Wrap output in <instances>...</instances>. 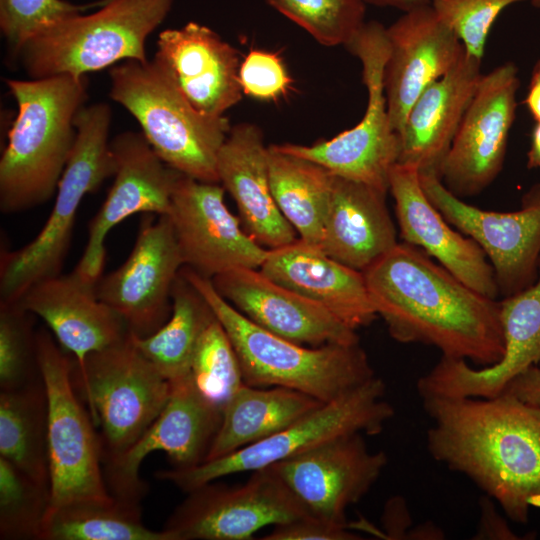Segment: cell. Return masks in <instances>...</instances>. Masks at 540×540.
I'll return each mask as SVG.
<instances>
[{"label": "cell", "instance_id": "obj_1", "mask_svg": "<svg viewBox=\"0 0 540 540\" xmlns=\"http://www.w3.org/2000/svg\"><path fill=\"white\" fill-rule=\"evenodd\" d=\"M377 315L400 343L493 365L504 354L500 301L467 286L420 248L402 242L363 271Z\"/></svg>", "mask_w": 540, "mask_h": 540}, {"label": "cell", "instance_id": "obj_2", "mask_svg": "<svg viewBox=\"0 0 540 540\" xmlns=\"http://www.w3.org/2000/svg\"><path fill=\"white\" fill-rule=\"evenodd\" d=\"M421 400L432 421L431 457L467 476L513 522L527 523L540 508V410L506 392Z\"/></svg>", "mask_w": 540, "mask_h": 540}, {"label": "cell", "instance_id": "obj_3", "mask_svg": "<svg viewBox=\"0 0 540 540\" xmlns=\"http://www.w3.org/2000/svg\"><path fill=\"white\" fill-rule=\"evenodd\" d=\"M17 104L0 159V210L13 214L55 196L72 152L75 118L88 98L86 76L5 79Z\"/></svg>", "mask_w": 540, "mask_h": 540}, {"label": "cell", "instance_id": "obj_4", "mask_svg": "<svg viewBox=\"0 0 540 540\" xmlns=\"http://www.w3.org/2000/svg\"><path fill=\"white\" fill-rule=\"evenodd\" d=\"M180 273L208 303L227 333L245 384L288 388L325 403L376 376L359 344L313 347L287 340L240 313L218 293L210 278L185 266Z\"/></svg>", "mask_w": 540, "mask_h": 540}, {"label": "cell", "instance_id": "obj_5", "mask_svg": "<svg viewBox=\"0 0 540 540\" xmlns=\"http://www.w3.org/2000/svg\"><path fill=\"white\" fill-rule=\"evenodd\" d=\"M110 98L139 123L161 160L191 178L219 183L217 159L231 126L225 116L196 110L154 59L109 69Z\"/></svg>", "mask_w": 540, "mask_h": 540}, {"label": "cell", "instance_id": "obj_6", "mask_svg": "<svg viewBox=\"0 0 540 540\" xmlns=\"http://www.w3.org/2000/svg\"><path fill=\"white\" fill-rule=\"evenodd\" d=\"M91 14L75 13L37 30L15 60L30 79L87 73L127 60L147 61L145 44L173 0H103Z\"/></svg>", "mask_w": 540, "mask_h": 540}, {"label": "cell", "instance_id": "obj_7", "mask_svg": "<svg viewBox=\"0 0 540 540\" xmlns=\"http://www.w3.org/2000/svg\"><path fill=\"white\" fill-rule=\"evenodd\" d=\"M112 111L104 102L84 105L75 118L76 139L46 223L23 248L1 259V302H16L35 282L61 274L78 208L115 171L109 133Z\"/></svg>", "mask_w": 540, "mask_h": 540}, {"label": "cell", "instance_id": "obj_8", "mask_svg": "<svg viewBox=\"0 0 540 540\" xmlns=\"http://www.w3.org/2000/svg\"><path fill=\"white\" fill-rule=\"evenodd\" d=\"M385 390L383 380L374 376L264 440L191 468L156 471L155 477L187 493L228 475L267 468L339 436L378 434L394 416Z\"/></svg>", "mask_w": 540, "mask_h": 540}, {"label": "cell", "instance_id": "obj_9", "mask_svg": "<svg viewBox=\"0 0 540 540\" xmlns=\"http://www.w3.org/2000/svg\"><path fill=\"white\" fill-rule=\"evenodd\" d=\"M47 329L36 332V356L48 398L50 507L106 500L99 433L76 393L74 360Z\"/></svg>", "mask_w": 540, "mask_h": 540}, {"label": "cell", "instance_id": "obj_10", "mask_svg": "<svg viewBox=\"0 0 540 540\" xmlns=\"http://www.w3.org/2000/svg\"><path fill=\"white\" fill-rule=\"evenodd\" d=\"M74 379L99 433L103 466L124 454L165 407L171 383L140 352L130 333L90 353Z\"/></svg>", "mask_w": 540, "mask_h": 540}, {"label": "cell", "instance_id": "obj_11", "mask_svg": "<svg viewBox=\"0 0 540 540\" xmlns=\"http://www.w3.org/2000/svg\"><path fill=\"white\" fill-rule=\"evenodd\" d=\"M362 64L367 106L351 129L313 145L280 144V150L313 161L335 176L357 181L383 193L389 191V174L398 162L400 141L388 117L383 74L388 57L386 28L365 22L345 46Z\"/></svg>", "mask_w": 540, "mask_h": 540}, {"label": "cell", "instance_id": "obj_12", "mask_svg": "<svg viewBox=\"0 0 540 540\" xmlns=\"http://www.w3.org/2000/svg\"><path fill=\"white\" fill-rule=\"evenodd\" d=\"M188 493L162 530L170 540H248L260 529L310 513L267 467L239 485L206 483Z\"/></svg>", "mask_w": 540, "mask_h": 540}, {"label": "cell", "instance_id": "obj_13", "mask_svg": "<svg viewBox=\"0 0 540 540\" xmlns=\"http://www.w3.org/2000/svg\"><path fill=\"white\" fill-rule=\"evenodd\" d=\"M424 193L446 221L485 252L504 297L533 285L539 275L540 183L513 212L480 209L450 192L436 174H419Z\"/></svg>", "mask_w": 540, "mask_h": 540}, {"label": "cell", "instance_id": "obj_14", "mask_svg": "<svg viewBox=\"0 0 540 540\" xmlns=\"http://www.w3.org/2000/svg\"><path fill=\"white\" fill-rule=\"evenodd\" d=\"M184 261L168 215L144 214L125 262L96 281L98 298L147 337L170 317L172 288Z\"/></svg>", "mask_w": 540, "mask_h": 540}, {"label": "cell", "instance_id": "obj_15", "mask_svg": "<svg viewBox=\"0 0 540 540\" xmlns=\"http://www.w3.org/2000/svg\"><path fill=\"white\" fill-rule=\"evenodd\" d=\"M520 86L506 62L483 74L441 169V180L459 198L480 194L503 169Z\"/></svg>", "mask_w": 540, "mask_h": 540}, {"label": "cell", "instance_id": "obj_16", "mask_svg": "<svg viewBox=\"0 0 540 540\" xmlns=\"http://www.w3.org/2000/svg\"><path fill=\"white\" fill-rule=\"evenodd\" d=\"M224 190L220 183L181 174L168 215L184 266L210 279L236 269H260L269 251L227 208Z\"/></svg>", "mask_w": 540, "mask_h": 540}, {"label": "cell", "instance_id": "obj_17", "mask_svg": "<svg viewBox=\"0 0 540 540\" xmlns=\"http://www.w3.org/2000/svg\"><path fill=\"white\" fill-rule=\"evenodd\" d=\"M221 418L222 411L200 393L190 375L171 382L170 397L152 425L124 454L103 466L110 494L140 503L147 491L140 467L152 452L166 453L174 468L202 463Z\"/></svg>", "mask_w": 540, "mask_h": 540}, {"label": "cell", "instance_id": "obj_18", "mask_svg": "<svg viewBox=\"0 0 540 540\" xmlns=\"http://www.w3.org/2000/svg\"><path fill=\"white\" fill-rule=\"evenodd\" d=\"M115 162L114 180L89 223L84 252L74 268L97 281L106 258L105 239L119 223L134 214L169 215L180 172L165 164L142 132L125 131L110 141Z\"/></svg>", "mask_w": 540, "mask_h": 540}, {"label": "cell", "instance_id": "obj_19", "mask_svg": "<svg viewBox=\"0 0 540 540\" xmlns=\"http://www.w3.org/2000/svg\"><path fill=\"white\" fill-rule=\"evenodd\" d=\"M387 462L384 451H371L363 434L355 433L269 467L311 515L347 525V508L368 493Z\"/></svg>", "mask_w": 540, "mask_h": 540}, {"label": "cell", "instance_id": "obj_20", "mask_svg": "<svg viewBox=\"0 0 540 540\" xmlns=\"http://www.w3.org/2000/svg\"><path fill=\"white\" fill-rule=\"evenodd\" d=\"M500 321L505 347L499 362L474 368L466 360L441 356L418 379L420 398L495 397L517 375L540 364V260L536 282L500 301Z\"/></svg>", "mask_w": 540, "mask_h": 540}, {"label": "cell", "instance_id": "obj_21", "mask_svg": "<svg viewBox=\"0 0 540 540\" xmlns=\"http://www.w3.org/2000/svg\"><path fill=\"white\" fill-rule=\"evenodd\" d=\"M386 35L384 92L390 125L399 136L420 94L447 74L465 50L431 4L404 12L386 28Z\"/></svg>", "mask_w": 540, "mask_h": 540}, {"label": "cell", "instance_id": "obj_22", "mask_svg": "<svg viewBox=\"0 0 540 540\" xmlns=\"http://www.w3.org/2000/svg\"><path fill=\"white\" fill-rule=\"evenodd\" d=\"M211 280L233 307L275 335L313 347L359 344L356 330L321 305L270 279L260 269H236Z\"/></svg>", "mask_w": 540, "mask_h": 540}, {"label": "cell", "instance_id": "obj_23", "mask_svg": "<svg viewBox=\"0 0 540 540\" xmlns=\"http://www.w3.org/2000/svg\"><path fill=\"white\" fill-rule=\"evenodd\" d=\"M153 59L204 115L224 116L242 99L239 52L205 25L192 21L161 31Z\"/></svg>", "mask_w": 540, "mask_h": 540}, {"label": "cell", "instance_id": "obj_24", "mask_svg": "<svg viewBox=\"0 0 540 540\" xmlns=\"http://www.w3.org/2000/svg\"><path fill=\"white\" fill-rule=\"evenodd\" d=\"M40 317L77 369L86 357L123 341L129 330L123 319L96 294V281L75 270L32 284L16 301Z\"/></svg>", "mask_w": 540, "mask_h": 540}, {"label": "cell", "instance_id": "obj_25", "mask_svg": "<svg viewBox=\"0 0 540 540\" xmlns=\"http://www.w3.org/2000/svg\"><path fill=\"white\" fill-rule=\"evenodd\" d=\"M389 191L403 242L416 246L475 291L496 299L493 268L482 248L454 230L424 193L419 171L396 163L389 174Z\"/></svg>", "mask_w": 540, "mask_h": 540}, {"label": "cell", "instance_id": "obj_26", "mask_svg": "<svg viewBox=\"0 0 540 540\" xmlns=\"http://www.w3.org/2000/svg\"><path fill=\"white\" fill-rule=\"evenodd\" d=\"M219 183L235 201L246 232L260 245L275 249L297 240V232L273 198L268 146L252 123L232 126L217 159Z\"/></svg>", "mask_w": 540, "mask_h": 540}, {"label": "cell", "instance_id": "obj_27", "mask_svg": "<svg viewBox=\"0 0 540 540\" xmlns=\"http://www.w3.org/2000/svg\"><path fill=\"white\" fill-rule=\"evenodd\" d=\"M481 62L464 53L447 74L420 94L399 134L397 163L441 178L444 160L483 75Z\"/></svg>", "mask_w": 540, "mask_h": 540}, {"label": "cell", "instance_id": "obj_28", "mask_svg": "<svg viewBox=\"0 0 540 540\" xmlns=\"http://www.w3.org/2000/svg\"><path fill=\"white\" fill-rule=\"evenodd\" d=\"M260 270L321 305L354 330L370 325L378 316L363 272L338 262L300 238L269 249Z\"/></svg>", "mask_w": 540, "mask_h": 540}, {"label": "cell", "instance_id": "obj_29", "mask_svg": "<svg viewBox=\"0 0 540 540\" xmlns=\"http://www.w3.org/2000/svg\"><path fill=\"white\" fill-rule=\"evenodd\" d=\"M321 250L363 272L397 243L386 193L333 175Z\"/></svg>", "mask_w": 540, "mask_h": 540}, {"label": "cell", "instance_id": "obj_30", "mask_svg": "<svg viewBox=\"0 0 540 540\" xmlns=\"http://www.w3.org/2000/svg\"><path fill=\"white\" fill-rule=\"evenodd\" d=\"M323 403L288 388L243 384L223 407L219 429L203 462L264 440Z\"/></svg>", "mask_w": 540, "mask_h": 540}, {"label": "cell", "instance_id": "obj_31", "mask_svg": "<svg viewBox=\"0 0 540 540\" xmlns=\"http://www.w3.org/2000/svg\"><path fill=\"white\" fill-rule=\"evenodd\" d=\"M270 186L282 215L300 239L321 249L333 174L323 166L268 146Z\"/></svg>", "mask_w": 540, "mask_h": 540}, {"label": "cell", "instance_id": "obj_32", "mask_svg": "<svg viewBox=\"0 0 540 540\" xmlns=\"http://www.w3.org/2000/svg\"><path fill=\"white\" fill-rule=\"evenodd\" d=\"M0 457L50 486L48 398L42 377L0 392Z\"/></svg>", "mask_w": 540, "mask_h": 540}, {"label": "cell", "instance_id": "obj_33", "mask_svg": "<svg viewBox=\"0 0 540 540\" xmlns=\"http://www.w3.org/2000/svg\"><path fill=\"white\" fill-rule=\"evenodd\" d=\"M171 298L170 317L156 332L147 337L129 332L140 352L170 383L189 375L198 342L215 318L208 303L181 273Z\"/></svg>", "mask_w": 540, "mask_h": 540}, {"label": "cell", "instance_id": "obj_34", "mask_svg": "<svg viewBox=\"0 0 540 540\" xmlns=\"http://www.w3.org/2000/svg\"><path fill=\"white\" fill-rule=\"evenodd\" d=\"M40 540H170L161 529H149L140 503L112 496L49 508Z\"/></svg>", "mask_w": 540, "mask_h": 540}, {"label": "cell", "instance_id": "obj_35", "mask_svg": "<svg viewBox=\"0 0 540 540\" xmlns=\"http://www.w3.org/2000/svg\"><path fill=\"white\" fill-rule=\"evenodd\" d=\"M50 507V486L0 457V539L40 540Z\"/></svg>", "mask_w": 540, "mask_h": 540}, {"label": "cell", "instance_id": "obj_36", "mask_svg": "<svg viewBox=\"0 0 540 540\" xmlns=\"http://www.w3.org/2000/svg\"><path fill=\"white\" fill-rule=\"evenodd\" d=\"M189 375L200 393L221 411L245 384L235 349L216 317L198 342Z\"/></svg>", "mask_w": 540, "mask_h": 540}, {"label": "cell", "instance_id": "obj_37", "mask_svg": "<svg viewBox=\"0 0 540 540\" xmlns=\"http://www.w3.org/2000/svg\"><path fill=\"white\" fill-rule=\"evenodd\" d=\"M265 1L324 46H346L365 23L360 0Z\"/></svg>", "mask_w": 540, "mask_h": 540}, {"label": "cell", "instance_id": "obj_38", "mask_svg": "<svg viewBox=\"0 0 540 540\" xmlns=\"http://www.w3.org/2000/svg\"><path fill=\"white\" fill-rule=\"evenodd\" d=\"M31 313L18 302L0 304V388L14 389L41 377Z\"/></svg>", "mask_w": 540, "mask_h": 540}, {"label": "cell", "instance_id": "obj_39", "mask_svg": "<svg viewBox=\"0 0 540 540\" xmlns=\"http://www.w3.org/2000/svg\"><path fill=\"white\" fill-rule=\"evenodd\" d=\"M520 1L524 0H431L430 4L465 53L482 60L494 22L506 7Z\"/></svg>", "mask_w": 540, "mask_h": 540}, {"label": "cell", "instance_id": "obj_40", "mask_svg": "<svg viewBox=\"0 0 540 540\" xmlns=\"http://www.w3.org/2000/svg\"><path fill=\"white\" fill-rule=\"evenodd\" d=\"M89 6L65 0H0V30L11 58L16 59L23 44L37 30L68 15L81 13Z\"/></svg>", "mask_w": 540, "mask_h": 540}, {"label": "cell", "instance_id": "obj_41", "mask_svg": "<svg viewBox=\"0 0 540 540\" xmlns=\"http://www.w3.org/2000/svg\"><path fill=\"white\" fill-rule=\"evenodd\" d=\"M243 94L263 101H276L292 89L282 58L276 52L251 49L239 68Z\"/></svg>", "mask_w": 540, "mask_h": 540}, {"label": "cell", "instance_id": "obj_42", "mask_svg": "<svg viewBox=\"0 0 540 540\" xmlns=\"http://www.w3.org/2000/svg\"><path fill=\"white\" fill-rule=\"evenodd\" d=\"M264 540H356L359 537L348 531L347 525L334 523L314 515L274 525Z\"/></svg>", "mask_w": 540, "mask_h": 540}, {"label": "cell", "instance_id": "obj_43", "mask_svg": "<svg viewBox=\"0 0 540 540\" xmlns=\"http://www.w3.org/2000/svg\"><path fill=\"white\" fill-rule=\"evenodd\" d=\"M480 516L474 539L519 540L505 519L496 511V506L489 496L482 497L479 502Z\"/></svg>", "mask_w": 540, "mask_h": 540}, {"label": "cell", "instance_id": "obj_44", "mask_svg": "<svg viewBox=\"0 0 540 540\" xmlns=\"http://www.w3.org/2000/svg\"><path fill=\"white\" fill-rule=\"evenodd\" d=\"M503 392L540 410V364L533 365L517 375Z\"/></svg>", "mask_w": 540, "mask_h": 540}, {"label": "cell", "instance_id": "obj_45", "mask_svg": "<svg viewBox=\"0 0 540 540\" xmlns=\"http://www.w3.org/2000/svg\"><path fill=\"white\" fill-rule=\"evenodd\" d=\"M525 103L535 122L540 123V60L534 65Z\"/></svg>", "mask_w": 540, "mask_h": 540}, {"label": "cell", "instance_id": "obj_46", "mask_svg": "<svg viewBox=\"0 0 540 540\" xmlns=\"http://www.w3.org/2000/svg\"><path fill=\"white\" fill-rule=\"evenodd\" d=\"M363 3H370L379 6H391L398 8L404 12L415 8L429 5L431 0H360Z\"/></svg>", "mask_w": 540, "mask_h": 540}, {"label": "cell", "instance_id": "obj_47", "mask_svg": "<svg viewBox=\"0 0 540 540\" xmlns=\"http://www.w3.org/2000/svg\"><path fill=\"white\" fill-rule=\"evenodd\" d=\"M527 168H540V123L532 130L531 145L527 153Z\"/></svg>", "mask_w": 540, "mask_h": 540}, {"label": "cell", "instance_id": "obj_48", "mask_svg": "<svg viewBox=\"0 0 540 540\" xmlns=\"http://www.w3.org/2000/svg\"><path fill=\"white\" fill-rule=\"evenodd\" d=\"M530 1H531V4H532L534 7L540 9V0H530Z\"/></svg>", "mask_w": 540, "mask_h": 540}]
</instances>
